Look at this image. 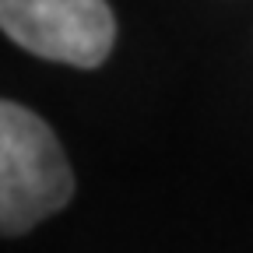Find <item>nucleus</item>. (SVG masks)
Instances as JSON below:
<instances>
[{
    "label": "nucleus",
    "instance_id": "f257e3e1",
    "mask_svg": "<svg viewBox=\"0 0 253 253\" xmlns=\"http://www.w3.org/2000/svg\"><path fill=\"white\" fill-rule=\"evenodd\" d=\"M74 197V172L49 123L0 99V236H21Z\"/></svg>",
    "mask_w": 253,
    "mask_h": 253
},
{
    "label": "nucleus",
    "instance_id": "f03ea898",
    "mask_svg": "<svg viewBox=\"0 0 253 253\" xmlns=\"http://www.w3.org/2000/svg\"><path fill=\"white\" fill-rule=\"evenodd\" d=\"M0 32L42 60L91 71L113 53L116 18L106 0H0Z\"/></svg>",
    "mask_w": 253,
    "mask_h": 253
}]
</instances>
